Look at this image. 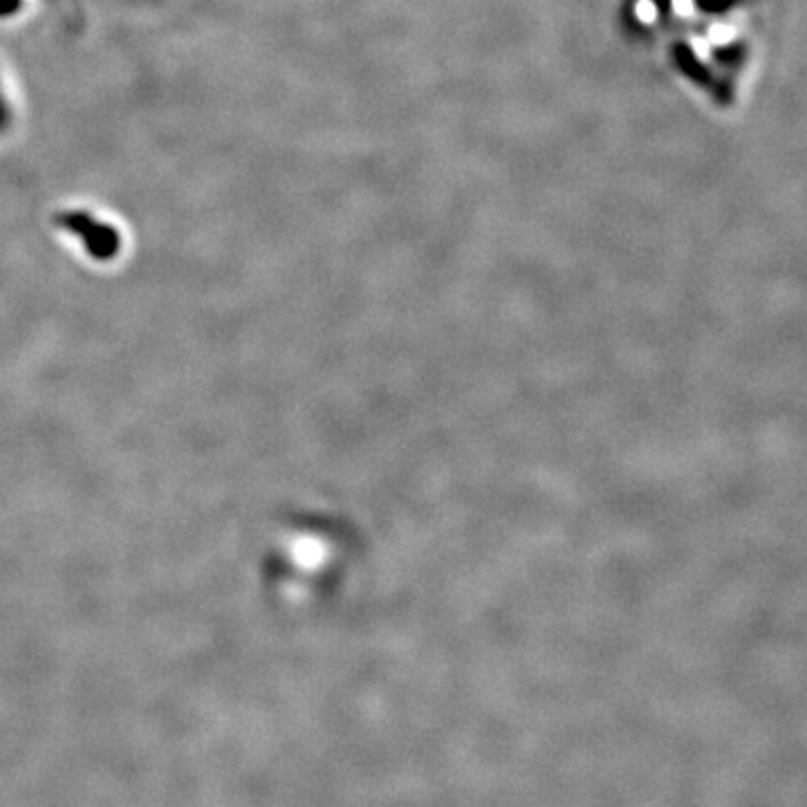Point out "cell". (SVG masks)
Here are the masks:
<instances>
[{
    "mask_svg": "<svg viewBox=\"0 0 807 807\" xmlns=\"http://www.w3.org/2000/svg\"><path fill=\"white\" fill-rule=\"evenodd\" d=\"M749 5L751 0H630L626 16L633 30L653 34L680 74L713 101L729 104L749 59L731 16Z\"/></svg>",
    "mask_w": 807,
    "mask_h": 807,
    "instance_id": "obj_1",
    "label": "cell"
},
{
    "mask_svg": "<svg viewBox=\"0 0 807 807\" xmlns=\"http://www.w3.org/2000/svg\"><path fill=\"white\" fill-rule=\"evenodd\" d=\"M66 225L74 227V229H81V231H88V234H81V236L88 240V247L92 249V254L110 256L115 252L117 238H115V234L110 229L97 227L95 222L86 220V218H68Z\"/></svg>",
    "mask_w": 807,
    "mask_h": 807,
    "instance_id": "obj_2",
    "label": "cell"
}]
</instances>
